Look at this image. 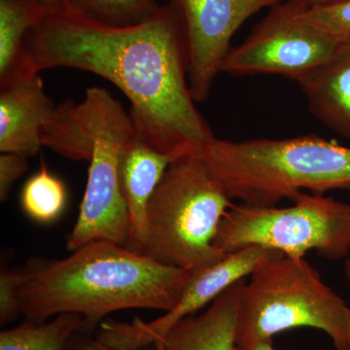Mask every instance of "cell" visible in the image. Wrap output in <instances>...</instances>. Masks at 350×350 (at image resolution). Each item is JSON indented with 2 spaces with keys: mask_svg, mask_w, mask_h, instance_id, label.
I'll return each instance as SVG.
<instances>
[{
  "mask_svg": "<svg viewBox=\"0 0 350 350\" xmlns=\"http://www.w3.org/2000/svg\"><path fill=\"white\" fill-rule=\"evenodd\" d=\"M25 46L36 72L71 68L113 83L131 101L135 135L172 161L199 156L216 138L196 107L185 33L169 3L144 24L126 27L96 24L68 7L48 11Z\"/></svg>",
  "mask_w": 350,
  "mask_h": 350,
  "instance_id": "6da1fadb",
  "label": "cell"
},
{
  "mask_svg": "<svg viewBox=\"0 0 350 350\" xmlns=\"http://www.w3.org/2000/svg\"><path fill=\"white\" fill-rule=\"evenodd\" d=\"M20 291L22 314L42 323L63 313L83 317L93 332L109 313L130 308L169 312L191 271L167 266L126 246L94 241L62 260H29Z\"/></svg>",
  "mask_w": 350,
  "mask_h": 350,
  "instance_id": "7a4b0ae2",
  "label": "cell"
},
{
  "mask_svg": "<svg viewBox=\"0 0 350 350\" xmlns=\"http://www.w3.org/2000/svg\"><path fill=\"white\" fill-rule=\"evenodd\" d=\"M199 158L231 200L278 206L304 190L324 195L350 189V147L317 135L232 142L216 137Z\"/></svg>",
  "mask_w": 350,
  "mask_h": 350,
  "instance_id": "3957f363",
  "label": "cell"
},
{
  "mask_svg": "<svg viewBox=\"0 0 350 350\" xmlns=\"http://www.w3.org/2000/svg\"><path fill=\"white\" fill-rule=\"evenodd\" d=\"M297 328L324 332L336 350H350V310L344 299L305 258H275L244 283L237 347H251Z\"/></svg>",
  "mask_w": 350,
  "mask_h": 350,
  "instance_id": "277c9868",
  "label": "cell"
},
{
  "mask_svg": "<svg viewBox=\"0 0 350 350\" xmlns=\"http://www.w3.org/2000/svg\"><path fill=\"white\" fill-rule=\"evenodd\" d=\"M231 200L199 157L172 161L149 202L142 254L186 271L220 261L214 241Z\"/></svg>",
  "mask_w": 350,
  "mask_h": 350,
  "instance_id": "5b68a950",
  "label": "cell"
},
{
  "mask_svg": "<svg viewBox=\"0 0 350 350\" xmlns=\"http://www.w3.org/2000/svg\"><path fill=\"white\" fill-rule=\"evenodd\" d=\"M287 207L232 206L221 221L216 247L234 252L250 246L305 258L315 251L337 261L350 254V202L301 192Z\"/></svg>",
  "mask_w": 350,
  "mask_h": 350,
  "instance_id": "8992f818",
  "label": "cell"
},
{
  "mask_svg": "<svg viewBox=\"0 0 350 350\" xmlns=\"http://www.w3.org/2000/svg\"><path fill=\"white\" fill-rule=\"evenodd\" d=\"M308 8L296 0L269 8L250 36L229 51L221 73L280 75L299 84L328 63L349 41L313 24L306 17Z\"/></svg>",
  "mask_w": 350,
  "mask_h": 350,
  "instance_id": "52a82bcc",
  "label": "cell"
},
{
  "mask_svg": "<svg viewBox=\"0 0 350 350\" xmlns=\"http://www.w3.org/2000/svg\"><path fill=\"white\" fill-rule=\"evenodd\" d=\"M135 135L130 115L113 98L94 142L89 161L88 181L79 215L66 239V248L75 251L94 241L128 246L131 217L118 178L119 154Z\"/></svg>",
  "mask_w": 350,
  "mask_h": 350,
  "instance_id": "ba28073f",
  "label": "cell"
},
{
  "mask_svg": "<svg viewBox=\"0 0 350 350\" xmlns=\"http://www.w3.org/2000/svg\"><path fill=\"white\" fill-rule=\"evenodd\" d=\"M282 256L284 254L280 251L261 246L227 253L220 261L191 271L178 303L162 317L149 322L135 317L131 323L103 320L94 336L116 350H142L154 345L177 322L196 314L234 283L246 280L262 265Z\"/></svg>",
  "mask_w": 350,
  "mask_h": 350,
  "instance_id": "9c48e42d",
  "label": "cell"
},
{
  "mask_svg": "<svg viewBox=\"0 0 350 350\" xmlns=\"http://www.w3.org/2000/svg\"><path fill=\"white\" fill-rule=\"evenodd\" d=\"M283 0H169L178 15L188 50V82L195 103L208 98L216 76L241 25Z\"/></svg>",
  "mask_w": 350,
  "mask_h": 350,
  "instance_id": "30bf717a",
  "label": "cell"
},
{
  "mask_svg": "<svg viewBox=\"0 0 350 350\" xmlns=\"http://www.w3.org/2000/svg\"><path fill=\"white\" fill-rule=\"evenodd\" d=\"M56 108L38 73L0 89V152L38 155L43 146L41 133Z\"/></svg>",
  "mask_w": 350,
  "mask_h": 350,
  "instance_id": "8fae6325",
  "label": "cell"
},
{
  "mask_svg": "<svg viewBox=\"0 0 350 350\" xmlns=\"http://www.w3.org/2000/svg\"><path fill=\"white\" fill-rule=\"evenodd\" d=\"M172 159L133 135L119 154L118 178L131 217L126 247L142 254L146 234L147 208Z\"/></svg>",
  "mask_w": 350,
  "mask_h": 350,
  "instance_id": "7c38bea8",
  "label": "cell"
},
{
  "mask_svg": "<svg viewBox=\"0 0 350 350\" xmlns=\"http://www.w3.org/2000/svg\"><path fill=\"white\" fill-rule=\"evenodd\" d=\"M245 282L225 290L206 312L177 322L154 347L157 350H236L237 312Z\"/></svg>",
  "mask_w": 350,
  "mask_h": 350,
  "instance_id": "4fadbf2b",
  "label": "cell"
},
{
  "mask_svg": "<svg viewBox=\"0 0 350 350\" xmlns=\"http://www.w3.org/2000/svg\"><path fill=\"white\" fill-rule=\"evenodd\" d=\"M299 85L313 116L350 140V41Z\"/></svg>",
  "mask_w": 350,
  "mask_h": 350,
  "instance_id": "5bb4252c",
  "label": "cell"
},
{
  "mask_svg": "<svg viewBox=\"0 0 350 350\" xmlns=\"http://www.w3.org/2000/svg\"><path fill=\"white\" fill-rule=\"evenodd\" d=\"M48 11L40 0H0V89L38 75L25 39Z\"/></svg>",
  "mask_w": 350,
  "mask_h": 350,
  "instance_id": "9a60e30c",
  "label": "cell"
},
{
  "mask_svg": "<svg viewBox=\"0 0 350 350\" xmlns=\"http://www.w3.org/2000/svg\"><path fill=\"white\" fill-rule=\"evenodd\" d=\"M84 327V319L76 313H63L42 323L27 321L0 333V350H64L71 336Z\"/></svg>",
  "mask_w": 350,
  "mask_h": 350,
  "instance_id": "2e32d148",
  "label": "cell"
},
{
  "mask_svg": "<svg viewBox=\"0 0 350 350\" xmlns=\"http://www.w3.org/2000/svg\"><path fill=\"white\" fill-rule=\"evenodd\" d=\"M68 202V191L61 179L50 174L43 159L38 174L29 177L22 189L21 207L39 224H51L59 218Z\"/></svg>",
  "mask_w": 350,
  "mask_h": 350,
  "instance_id": "e0dca14e",
  "label": "cell"
},
{
  "mask_svg": "<svg viewBox=\"0 0 350 350\" xmlns=\"http://www.w3.org/2000/svg\"><path fill=\"white\" fill-rule=\"evenodd\" d=\"M66 4L85 19L114 27L144 24L162 6L157 0H66Z\"/></svg>",
  "mask_w": 350,
  "mask_h": 350,
  "instance_id": "ac0fdd59",
  "label": "cell"
},
{
  "mask_svg": "<svg viewBox=\"0 0 350 350\" xmlns=\"http://www.w3.org/2000/svg\"><path fill=\"white\" fill-rule=\"evenodd\" d=\"M306 17L329 33L350 41V0H338L327 5L308 8Z\"/></svg>",
  "mask_w": 350,
  "mask_h": 350,
  "instance_id": "d6986e66",
  "label": "cell"
},
{
  "mask_svg": "<svg viewBox=\"0 0 350 350\" xmlns=\"http://www.w3.org/2000/svg\"><path fill=\"white\" fill-rule=\"evenodd\" d=\"M27 280L23 268L4 269L0 273V324L5 326L22 314L20 303L21 288Z\"/></svg>",
  "mask_w": 350,
  "mask_h": 350,
  "instance_id": "ffe728a7",
  "label": "cell"
},
{
  "mask_svg": "<svg viewBox=\"0 0 350 350\" xmlns=\"http://www.w3.org/2000/svg\"><path fill=\"white\" fill-rule=\"evenodd\" d=\"M29 169L27 157L14 153L0 155V200L6 202L13 184Z\"/></svg>",
  "mask_w": 350,
  "mask_h": 350,
  "instance_id": "44dd1931",
  "label": "cell"
},
{
  "mask_svg": "<svg viewBox=\"0 0 350 350\" xmlns=\"http://www.w3.org/2000/svg\"><path fill=\"white\" fill-rule=\"evenodd\" d=\"M64 350H116L101 342L92 332L79 330L69 338Z\"/></svg>",
  "mask_w": 350,
  "mask_h": 350,
  "instance_id": "7402d4cb",
  "label": "cell"
},
{
  "mask_svg": "<svg viewBox=\"0 0 350 350\" xmlns=\"http://www.w3.org/2000/svg\"><path fill=\"white\" fill-rule=\"evenodd\" d=\"M49 11H61L68 8L66 0H40Z\"/></svg>",
  "mask_w": 350,
  "mask_h": 350,
  "instance_id": "603a6c76",
  "label": "cell"
},
{
  "mask_svg": "<svg viewBox=\"0 0 350 350\" xmlns=\"http://www.w3.org/2000/svg\"><path fill=\"white\" fill-rule=\"evenodd\" d=\"M236 350H275L273 340H262L251 347H237Z\"/></svg>",
  "mask_w": 350,
  "mask_h": 350,
  "instance_id": "cb8c5ba5",
  "label": "cell"
},
{
  "mask_svg": "<svg viewBox=\"0 0 350 350\" xmlns=\"http://www.w3.org/2000/svg\"><path fill=\"white\" fill-rule=\"evenodd\" d=\"M300 3L305 4L308 8H314V7L324 6L327 4L333 3L338 0H296Z\"/></svg>",
  "mask_w": 350,
  "mask_h": 350,
  "instance_id": "d4e9b609",
  "label": "cell"
},
{
  "mask_svg": "<svg viewBox=\"0 0 350 350\" xmlns=\"http://www.w3.org/2000/svg\"><path fill=\"white\" fill-rule=\"evenodd\" d=\"M345 275L350 285V257L347 258L345 261Z\"/></svg>",
  "mask_w": 350,
  "mask_h": 350,
  "instance_id": "484cf974",
  "label": "cell"
}]
</instances>
